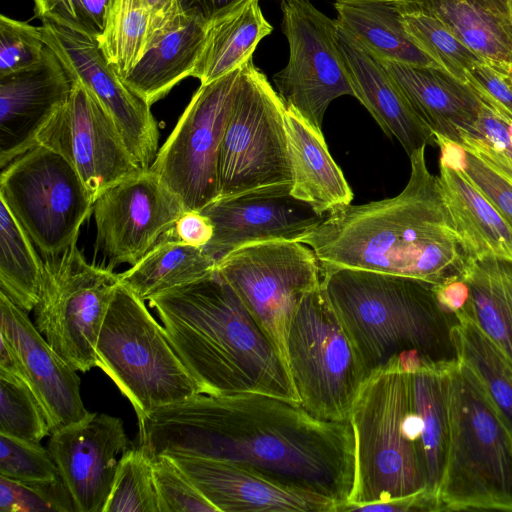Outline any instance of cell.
I'll return each instance as SVG.
<instances>
[{
    "mask_svg": "<svg viewBox=\"0 0 512 512\" xmlns=\"http://www.w3.org/2000/svg\"><path fill=\"white\" fill-rule=\"evenodd\" d=\"M150 457L192 456L255 469L337 505L352 495L355 436L350 420L314 417L300 403L259 394L193 396L138 420Z\"/></svg>",
    "mask_w": 512,
    "mask_h": 512,
    "instance_id": "cell-1",
    "label": "cell"
},
{
    "mask_svg": "<svg viewBox=\"0 0 512 512\" xmlns=\"http://www.w3.org/2000/svg\"><path fill=\"white\" fill-rule=\"evenodd\" d=\"M425 148L409 156L410 177L397 196L338 208L301 239L323 268L368 270L434 285L459 276L465 254Z\"/></svg>",
    "mask_w": 512,
    "mask_h": 512,
    "instance_id": "cell-2",
    "label": "cell"
},
{
    "mask_svg": "<svg viewBox=\"0 0 512 512\" xmlns=\"http://www.w3.org/2000/svg\"><path fill=\"white\" fill-rule=\"evenodd\" d=\"M148 301L199 393H259L299 403L276 348L217 271Z\"/></svg>",
    "mask_w": 512,
    "mask_h": 512,
    "instance_id": "cell-3",
    "label": "cell"
},
{
    "mask_svg": "<svg viewBox=\"0 0 512 512\" xmlns=\"http://www.w3.org/2000/svg\"><path fill=\"white\" fill-rule=\"evenodd\" d=\"M322 285L366 380L382 371L443 370L460 362L459 318L439 302L434 284L368 270L323 268Z\"/></svg>",
    "mask_w": 512,
    "mask_h": 512,
    "instance_id": "cell-4",
    "label": "cell"
},
{
    "mask_svg": "<svg viewBox=\"0 0 512 512\" xmlns=\"http://www.w3.org/2000/svg\"><path fill=\"white\" fill-rule=\"evenodd\" d=\"M355 436L353 505L384 502L427 490L423 420L414 403L410 373L370 376L353 404Z\"/></svg>",
    "mask_w": 512,
    "mask_h": 512,
    "instance_id": "cell-5",
    "label": "cell"
},
{
    "mask_svg": "<svg viewBox=\"0 0 512 512\" xmlns=\"http://www.w3.org/2000/svg\"><path fill=\"white\" fill-rule=\"evenodd\" d=\"M448 416L441 511H512V434L461 360L449 371Z\"/></svg>",
    "mask_w": 512,
    "mask_h": 512,
    "instance_id": "cell-6",
    "label": "cell"
},
{
    "mask_svg": "<svg viewBox=\"0 0 512 512\" xmlns=\"http://www.w3.org/2000/svg\"><path fill=\"white\" fill-rule=\"evenodd\" d=\"M96 355L97 367L131 402L138 420L199 393L164 327L121 281L101 326Z\"/></svg>",
    "mask_w": 512,
    "mask_h": 512,
    "instance_id": "cell-7",
    "label": "cell"
},
{
    "mask_svg": "<svg viewBox=\"0 0 512 512\" xmlns=\"http://www.w3.org/2000/svg\"><path fill=\"white\" fill-rule=\"evenodd\" d=\"M287 354L300 405L322 420H349L366 376L322 284L302 298L290 326Z\"/></svg>",
    "mask_w": 512,
    "mask_h": 512,
    "instance_id": "cell-8",
    "label": "cell"
},
{
    "mask_svg": "<svg viewBox=\"0 0 512 512\" xmlns=\"http://www.w3.org/2000/svg\"><path fill=\"white\" fill-rule=\"evenodd\" d=\"M285 108L253 59L248 60L221 143L217 198L292 184Z\"/></svg>",
    "mask_w": 512,
    "mask_h": 512,
    "instance_id": "cell-9",
    "label": "cell"
},
{
    "mask_svg": "<svg viewBox=\"0 0 512 512\" xmlns=\"http://www.w3.org/2000/svg\"><path fill=\"white\" fill-rule=\"evenodd\" d=\"M120 273L89 263L76 243L44 257L34 324L76 371L97 366L96 345Z\"/></svg>",
    "mask_w": 512,
    "mask_h": 512,
    "instance_id": "cell-10",
    "label": "cell"
},
{
    "mask_svg": "<svg viewBox=\"0 0 512 512\" xmlns=\"http://www.w3.org/2000/svg\"><path fill=\"white\" fill-rule=\"evenodd\" d=\"M0 201L44 257L75 244L93 210L92 198L74 167L43 144L2 169Z\"/></svg>",
    "mask_w": 512,
    "mask_h": 512,
    "instance_id": "cell-11",
    "label": "cell"
},
{
    "mask_svg": "<svg viewBox=\"0 0 512 512\" xmlns=\"http://www.w3.org/2000/svg\"><path fill=\"white\" fill-rule=\"evenodd\" d=\"M216 271L237 293L289 370L287 341L293 317L304 295L323 280V266L314 251L298 241L249 244L222 257Z\"/></svg>",
    "mask_w": 512,
    "mask_h": 512,
    "instance_id": "cell-12",
    "label": "cell"
},
{
    "mask_svg": "<svg viewBox=\"0 0 512 512\" xmlns=\"http://www.w3.org/2000/svg\"><path fill=\"white\" fill-rule=\"evenodd\" d=\"M241 70L200 84L149 168L185 210L200 211L218 197L220 148Z\"/></svg>",
    "mask_w": 512,
    "mask_h": 512,
    "instance_id": "cell-13",
    "label": "cell"
},
{
    "mask_svg": "<svg viewBox=\"0 0 512 512\" xmlns=\"http://www.w3.org/2000/svg\"><path fill=\"white\" fill-rule=\"evenodd\" d=\"M282 31L289 45L287 65L273 75L277 93L315 130L338 97H354L349 73L337 42L336 20L309 0H282Z\"/></svg>",
    "mask_w": 512,
    "mask_h": 512,
    "instance_id": "cell-14",
    "label": "cell"
},
{
    "mask_svg": "<svg viewBox=\"0 0 512 512\" xmlns=\"http://www.w3.org/2000/svg\"><path fill=\"white\" fill-rule=\"evenodd\" d=\"M96 245L109 268L136 264L185 211L179 197L151 170H142L93 203Z\"/></svg>",
    "mask_w": 512,
    "mask_h": 512,
    "instance_id": "cell-15",
    "label": "cell"
},
{
    "mask_svg": "<svg viewBox=\"0 0 512 512\" xmlns=\"http://www.w3.org/2000/svg\"><path fill=\"white\" fill-rule=\"evenodd\" d=\"M74 167L93 203L110 187L144 170L129 152L112 118L80 83L41 132L38 143Z\"/></svg>",
    "mask_w": 512,
    "mask_h": 512,
    "instance_id": "cell-16",
    "label": "cell"
},
{
    "mask_svg": "<svg viewBox=\"0 0 512 512\" xmlns=\"http://www.w3.org/2000/svg\"><path fill=\"white\" fill-rule=\"evenodd\" d=\"M44 42L54 51L72 82L80 83L116 124L126 147L147 170L157 152L159 131L149 106L109 65L97 41L49 21L42 22Z\"/></svg>",
    "mask_w": 512,
    "mask_h": 512,
    "instance_id": "cell-17",
    "label": "cell"
},
{
    "mask_svg": "<svg viewBox=\"0 0 512 512\" xmlns=\"http://www.w3.org/2000/svg\"><path fill=\"white\" fill-rule=\"evenodd\" d=\"M291 185L275 186L217 198L200 210L211 221L214 234L204 247L217 262L249 244L298 241L317 227L326 215L294 197Z\"/></svg>",
    "mask_w": 512,
    "mask_h": 512,
    "instance_id": "cell-18",
    "label": "cell"
},
{
    "mask_svg": "<svg viewBox=\"0 0 512 512\" xmlns=\"http://www.w3.org/2000/svg\"><path fill=\"white\" fill-rule=\"evenodd\" d=\"M129 449L123 421L91 413L81 422L51 434L48 450L76 512H104L118 462Z\"/></svg>",
    "mask_w": 512,
    "mask_h": 512,
    "instance_id": "cell-19",
    "label": "cell"
},
{
    "mask_svg": "<svg viewBox=\"0 0 512 512\" xmlns=\"http://www.w3.org/2000/svg\"><path fill=\"white\" fill-rule=\"evenodd\" d=\"M0 334L14 348L23 376L39 401L51 434L86 419L80 378L47 342L28 313L0 291Z\"/></svg>",
    "mask_w": 512,
    "mask_h": 512,
    "instance_id": "cell-20",
    "label": "cell"
},
{
    "mask_svg": "<svg viewBox=\"0 0 512 512\" xmlns=\"http://www.w3.org/2000/svg\"><path fill=\"white\" fill-rule=\"evenodd\" d=\"M73 82L46 44L41 60L0 76V167L38 143L56 112L66 103Z\"/></svg>",
    "mask_w": 512,
    "mask_h": 512,
    "instance_id": "cell-21",
    "label": "cell"
},
{
    "mask_svg": "<svg viewBox=\"0 0 512 512\" xmlns=\"http://www.w3.org/2000/svg\"><path fill=\"white\" fill-rule=\"evenodd\" d=\"M218 512H336L331 500L217 459L170 456Z\"/></svg>",
    "mask_w": 512,
    "mask_h": 512,
    "instance_id": "cell-22",
    "label": "cell"
},
{
    "mask_svg": "<svg viewBox=\"0 0 512 512\" xmlns=\"http://www.w3.org/2000/svg\"><path fill=\"white\" fill-rule=\"evenodd\" d=\"M336 35L354 97L383 132L396 138L408 156L421 147L436 145L433 131L413 110L381 59L338 24Z\"/></svg>",
    "mask_w": 512,
    "mask_h": 512,
    "instance_id": "cell-23",
    "label": "cell"
},
{
    "mask_svg": "<svg viewBox=\"0 0 512 512\" xmlns=\"http://www.w3.org/2000/svg\"><path fill=\"white\" fill-rule=\"evenodd\" d=\"M381 61L413 110L434 134L460 145L464 136L478 138L482 103L468 84L441 68Z\"/></svg>",
    "mask_w": 512,
    "mask_h": 512,
    "instance_id": "cell-24",
    "label": "cell"
},
{
    "mask_svg": "<svg viewBox=\"0 0 512 512\" xmlns=\"http://www.w3.org/2000/svg\"><path fill=\"white\" fill-rule=\"evenodd\" d=\"M402 14L438 19L497 70L512 75V0H395Z\"/></svg>",
    "mask_w": 512,
    "mask_h": 512,
    "instance_id": "cell-25",
    "label": "cell"
},
{
    "mask_svg": "<svg viewBox=\"0 0 512 512\" xmlns=\"http://www.w3.org/2000/svg\"><path fill=\"white\" fill-rule=\"evenodd\" d=\"M208 24L181 13L155 33L131 71L122 79L149 106L191 76L203 48Z\"/></svg>",
    "mask_w": 512,
    "mask_h": 512,
    "instance_id": "cell-26",
    "label": "cell"
},
{
    "mask_svg": "<svg viewBox=\"0 0 512 512\" xmlns=\"http://www.w3.org/2000/svg\"><path fill=\"white\" fill-rule=\"evenodd\" d=\"M439 183L465 261L512 260V228L465 170L439 162Z\"/></svg>",
    "mask_w": 512,
    "mask_h": 512,
    "instance_id": "cell-27",
    "label": "cell"
},
{
    "mask_svg": "<svg viewBox=\"0 0 512 512\" xmlns=\"http://www.w3.org/2000/svg\"><path fill=\"white\" fill-rule=\"evenodd\" d=\"M285 128L292 170L291 194L320 215L351 204L353 192L330 155L323 133L287 107Z\"/></svg>",
    "mask_w": 512,
    "mask_h": 512,
    "instance_id": "cell-28",
    "label": "cell"
},
{
    "mask_svg": "<svg viewBox=\"0 0 512 512\" xmlns=\"http://www.w3.org/2000/svg\"><path fill=\"white\" fill-rule=\"evenodd\" d=\"M469 297L459 311L494 342L512 368V260H467L459 274Z\"/></svg>",
    "mask_w": 512,
    "mask_h": 512,
    "instance_id": "cell-29",
    "label": "cell"
},
{
    "mask_svg": "<svg viewBox=\"0 0 512 512\" xmlns=\"http://www.w3.org/2000/svg\"><path fill=\"white\" fill-rule=\"evenodd\" d=\"M272 32L259 0H246L208 24L203 48L191 76L212 82L252 58L259 42Z\"/></svg>",
    "mask_w": 512,
    "mask_h": 512,
    "instance_id": "cell-30",
    "label": "cell"
},
{
    "mask_svg": "<svg viewBox=\"0 0 512 512\" xmlns=\"http://www.w3.org/2000/svg\"><path fill=\"white\" fill-rule=\"evenodd\" d=\"M334 7L337 24L378 58L440 68L410 38L395 0H335Z\"/></svg>",
    "mask_w": 512,
    "mask_h": 512,
    "instance_id": "cell-31",
    "label": "cell"
},
{
    "mask_svg": "<svg viewBox=\"0 0 512 512\" xmlns=\"http://www.w3.org/2000/svg\"><path fill=\"white\" fill-rule=\"evenodd\" d=\"M217 261L203 247L186 244L167 233L120 281L142 300L191 283L216 271Z\"/></svg>",
    "mask_w": 512,
    "mask_h": 512,
    "instance_id": "cell-32",
    "label": "cell"
},
{
    "mask_svg": "<svg viewBox=\"0 0 512 512\" xmlns=\"http://www.w3.org/2000/svg\"><path fill=\"white\" fill-rule=\"evenodd\" d=\"M450 369H426L410 373L413 400L421 414L424 426L423 444L427 467L426 492L438 501V491L449 445Z\"/></svg>",
    "mask_w": 512,
    "mask_h": 512,
    "instance_id": "cell-33",
    "label": "cell"
},
{
    "mask_svg": "<svg viewBox=\"0 0 512 512\" xmlns=\"http://www.w3.org/2000/svg\"><path fill=\"white\" fill-rule=\"evenodd\" d=\"M0 203V291L29 313L39 300L44 261L8 207Z\"/></svg>",
    "mask_w": 512,
    "mask_h": 512,
    "instance_id": "cell-34",
    "label": "cell"
},
{
    "mask_svg": "<svg viewBox=\"0 0 512 512\" xmlns=\"http://www.w3.org/2000/svg\"><path fill=\"white\" fill-rule=\"evenodd\" d=\"M456 314L460 360L476 375L512 434V368L499 348L468 315Z\"/></svg>",
    "mask_w": 512,
    "mask_h": 512,
    "instance_id": "cell-35",
    "label": "cell"
},
{
    "mask_svg": "<svg viewBox=\"0 0 512 512\" xmlns=\"http://www.w3.org/2000/svg\"><path fill=\"white\" fill-rule=\"evenodd\" d=\"M150 25L151 11L146 0H113L97 44L121 79L144 54Z\"/></svg>",
    "mask_w": 512,
    "mask_h": 512,
    "instance_id": "cell-36",
    "label": "cell"
},
{
    "mask_svg": "<svg viewBox=\"0 0 512 512\" xmlns=\"http://www.w3.org/2000/svg\"><path fill=\"white\" fill-rule=\"evenodd\" d=\"M402 15L415 45L457 80L467 84L468 73L475 66L487 63L438 19L420 13Z\"/></svg>",
    "mask_w": 512,
    "mask_h": 512,
    "instance_id": "cell-37",
    "label": "cell"
},
{
    "mask_svg": "<svg viewBox=\"0 0 512 512\" xmlns=\"http://www.w3.org/2000/svg\"><path fill=\"white\" fill-rule=\"evenodd\" d=\"M104 512H159L153 462L143 448L122 454Z\"/></svg>",
    "mask_w": 512,
    "mask_h": 512,
    "instance_id": "cell-38",
    "label": "cell"
},
{
    "mask_svg": "<svg viewBox=\"0 0 512 512\" xmlns=\"http://www.w3.org/2000/svg\"><path fill=\"white\" fill-rule=\"evenodd\" d=\"M0 434L32 442L51 435L44 411L25 380L0 370Z\"/></svg>",
    "mask_w": 512,
    "mask_h": 512,
    "instance_id": "cell-39",
    "label": "cell"
},
{
    "mask_svg": "<svg viewBox=\"0 0 512 512\" xmlns=\"http://www.w3.org/2000/svg\"><path fill=\"white\" fill-rule=\"evenodd\" d=\"M75 511L61 477L50 481L22 482L0 475V512Z\"/></svg>",
    "mask_w": 512,
    "mask_h": 512,
    "instance_id": "cell-40",
    "label": "cell"
},
{
    "mask_svg": "<svg viewBox=\"0 0 512 512\" xmlns=\"http://www.w3.org/2000/svg\"><path fill=\"white\" fill-rule=\"evenodd\" d=\"M159 512H218L172 457H151Z\"/></svg>",
    "mask_w": 512,
    "mask_h": 512,
    "instance_id": "cell-41",
    "label": "cell"
},
{
    "mask_svg": "<svg viewBox=\"0 0 512 512\" xmlns=\"http://www.w3.org/2000/svg\"><path fill=\"white\" fill-rule=\"evenodd\" d=\"M113 0H33L34 14L97 41Z\"/></svg>",
    "mask_w": 512,
    "mask_h": 512,
    "instance_id": "cell-42",
    "label": "cell"
},
{
    "mask_svg": "<svg viewBox=\"0 0 512 512\" xmlns=\"http://www.w3.org/2000/svg\"><path fill=\"white\" fill-rule=\"evenodd\" d=\"M0 475L16 481H50L60 477L48 449L32 442L0 434Z\"/></svg>",
    "mask_w": 512,
    "mask_h": 512,
    "instance_id": "cell-43",
    "label": "cell"
},
{
    "mask_svg": "<svg viewBox=\"0 0 512 512\" xmlns=\"http://www.w3.org/2000/svg\"><path fill=\"white\" fill-rule=\"evenodd\" d=\"M45 47L41 27L0 16V76L38 63Z\"/></svg>",
    "mask_w": 512,
    "mask_h": 512,
    "instance_id": "cell-44",
    "label": "cell"
},
{
    "mask_svg": "<svg viewBox=\"0 0 512 512\" xmlns=\"http://www.w3.org/2000/svg\"><path fill=\"white\" fill-rule=\"evenodd\" d=\"M467 84L507 124L512 122V75L482 63L468 73Z\"/></svg>",
    "mask_w": 512,
    "mask_h": 512,
    "instance_id": "cell-45",
    "label": "cell"
},
{
    "mask_svg": "<svg viewBox=\"0 0 512 512\" xmlns=\"http://www.w3.org/2000/svg\"><path fill=\"white\" fill-rule=\"evenodd\" d=\"M466 152V174L512 228V184L478 157Z\"/></svg>",
    "mask_w": 512,
    "mask_h": 512,
    "instance_id": "cell-46",
    "label": "cell"
},
{
    "mask_svg": "<svg viewBox=\"0 0 512 512\" xmlns=\"http://www.w3.org/2000/svg\"><path fill=\"white\" fill-rule=\"evenodd\" d=\"M168 233L186 244L204 248L213 237L214 227L200 211L185 210Z\"/></svg>",
    "mask_w": 512,
    "mask_h": 512,
    "instance_id": "cell-47",
    "label": "cell"
},
{
    "mask_svg": "<svg viewBox=\"0 0 512 512\" xmlns=\"http://www.w3.org/2000/svg\"><path fill=\"white\" fill-rule=\"evenodd\" d=\"M347 511H389V512H412V511H441L439 501L427 494L426 491L396 498L384 502H371L348 507Z\"/></svg>",
    "mask_w": 512,
    "mask_h": 512,
    "instance_id": "cell-48",
    "label": "cell"
},
{
    "mask_svg": "<svg viewBox=\"0 0 512 512\" xmlns=\"http://www.w3.org/2000/svg\"><path fill=\"white\" fill-rule=\"evenodd\" d=\"M466 151L475 155L505 180L512 184V158L494 149L482 139L464 136L461 144Z\"/></svg>",
    "mask_w": 512,
    "mask_h": 512,
    "instance_id": "cell-49",
    "label": "cell"
},
{
    "mask_svg": "<svg viewBox=\"0 0 512 512\" xmlns=\"http://www.w3.org/2000/svg\"><path fill=\"white\" fill-rule=\"evenodd\" d=\"M246 0H179L183 14L209 24L224 16Z\"/></svg>",
    "mask_w": 512,
    "mask_h": 512,
    "instance_id": "cell-50",
    "label": "cell"
},
{
    "mask_svg": "<svg viewBox=\"0 0 512 512\" xmlns=\"http://www.w3.org/2000/svg\"><path fill=\"white\" fill-rule=\"evenodd\" d=\"M435 291L439 302L454 313L464 307L469 297L468 286L459 276L435 285Z\"/></svg>",
    "mask_w": 512,
    "mask_h": 512,
    "instance_id": "cell-51",
    "label": "cell"
},
{
    "mask_svg": "<svg viewBox=\"0 0 512 512\" xmlns=\"http://www.w3.org/2000/svg\"><path fill=\"white\" fill-rule=\"evenodd\" d=\"M146 3L151 11L149 40L155 33L168 27L182 13L179 0H146Z\"/></svg>",
    "mask_w": 512,
    "mask_h": 512,
    "instance_id": "cell-52",
    "label": "cell"
},
{
    "mask_svg": "<svg viewBox=\"0 0 512 512\" xmlns=\"http://www.w3.org/2000/svg\"><path fill=\"white\" fill-rule=\"evenodd\" d=\"M0 370L24 379L18 356L9 340L0 334Z\"/></svg>",
    "mask_w": 512,
    "mask_h": 512,
    "instance_id": "cell-53",
    "label": "cell"
}]
</instances>
